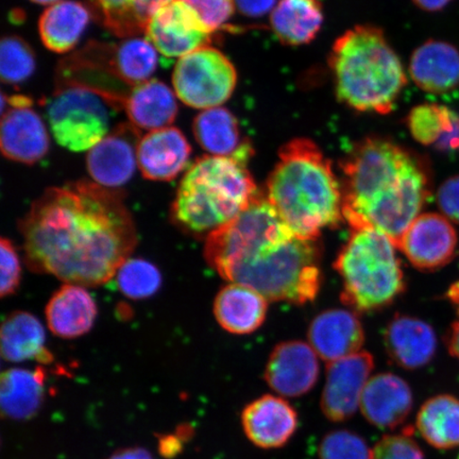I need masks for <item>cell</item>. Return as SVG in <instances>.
I'll use <instances>...</instances> for the list:
<instances>
[{
  "instance_id": "obj_1",
  "label": "cell",
  "mask_w": 459,
  "mask_h": 459,
  "mask_svg": "<svg viewBox=\"0 0 459 459\" xmlns=\"http://www.w3.org/2000/svg\"><path fill=\"white\" fill-rule=\"evenodd\" d=\"M20 229L31 271L83 287L114 278L136 246L123 195L89 181L46 189Z\"/></svg>"
},
{
  "instance_id": "obj_2",
  "label": "cell",
  "mask_w": 459,
  "mask_h": 459,
  "mask_svg": "<svg viewBox=\"0 0 459 459\" xmlns=\"http://www.w3.org/2000/svg\"><path fill=\"white\" fill-rule=\"evenodd\" d=\"M204 255L221 278L248 286L268 301L302 306L316 299L323 282L318 239L292 231L262 193L206 237Z\"/></svg>"
},
{
  "instance_id": "obj_3",
  "label": "cell",
  "mask_w": 459,
  "mask_h": 459,
  "mask_svg": "<svg viewBox=\"0 0 459 459\" xmlns=\"http://www.w3.org/2000/svg\"><path fill=\"white\" fill-rule=\"evenodd\" d=\"M340 166L343 220L377 229L398 248L432 195L426 160L385 137L368 136L350 148Z\"/></svg>"
},
{
  "instance_id": "obj_4",
  "label": "cell",
  "mask_w": 459,
  "mask_h": 459,
  "mask_svg": "<svg viewBox=\"0 0 459 459\" xmlns=\"http://www.w3.org/2000/svg\"><path fill=\"white\" fill-rule=\"evenodd\" d=\"M269 175L265 196L292 231L319 239L325 228L343 221L342 187L331 160L317 143L306 137L280 148Z\"/></svg>"
},
{
  "instance_id": "obj_5",
  "label": "cell",
  "mask_w": 459,
  "mask_h": 459,
  "mask_svg": "<svg viewBox=\"0 0 459 459\" xmlns=\"http://www.w3.org/2000/svg\"><path fill=\"white\" fill-rule=\"evenodd\" d=\"M329 65L337 100L360 113L389 114L407 84L400 57L376 26L342 33L332 46Z\"/></svg>"
},
{
  "instance_id": "obj_6",
  "label": "cell",
  "mask_w": 459,
  "mask_h": 459,
  "mask_svg": "<svg viewBox=\"0 0 459 459\" xmlns=\"http://www.w3.org/2000/svg\"><path fill=\"white\" fill-rule=\"evenodd\" d=\"M254 152L246 142L231 157L196 160L183 176L172 204L178 225L208 237L248 208L261 194L247 168Z\"/></svg>"
},
{
  "instance_id": "obj_7",
  "label": "cell",
  "mask_w": 459,
  "mask_h": 459,
  "mask_svg": "<svg viewBox=\"0 0 459 459\" xmlns=\"http://www.w3.org/2000/svg\"><path fill=\"white\" fill-rule=\"evenodd\" d=\"M350 230L334 263L342 281V301L357 312L385 307L405 290L398 248L376 228L355 225Z\"/></svg>"
},
{
  "instance_id": "obj_8",
  "label": "cell",
  "mask_w": 459,
  "mask_h": 459,
  "mask_svg": "<svg viewBox=\"0 0 459 459\" xmlns=\"http://www.w3.org/2000/svg\"><path fill=\"white\" fill-rule=\"evenodd\" d=\"M111 107L94 91L82 86H57L46 111L51 134L68 151L89 152L108 134Z\"/></svg>"
},
{
  "instance_id": "obj_9",
  "label": "cell",
  "mask_w": 459,
  "mask_h": 459,
  "mask_svg": "<svg viewBox=\"0 0 459 459\" xmlns=\"http://www.w3.org/2000/svg\"><path fill=\"white\" fill-rule=\"evenodd\" d=\"M175 93L185 105L209 110L231 99L238 85L237 68L213 46L180 57L172 74Z\"/></svg>"
},
{
  "instance_id": "obj_10",
  "label": "cell",
  "mask_w": 459,
  "mask_h": 459,
  "mask_svg": "<svg viewBox=\"0 0 459 459\" xmlns=\"http://www.w3.org/2000/svg\"><path fill=\"white\" fill-rule=\"evenodd\" d=\"M146 39L166 57H183L211 46L214 32L181 0L163 5L149 21Z\"/></svg>"
},
{
  "instance_id": "obj_11",
  "label": "cell",
  "mask_w": 459,
  "mask_h": 459,
  "mask_svg": "<svg viewBox=\"0 0 459 459\" xmlns=\"http://www.w3.org/2000/svg\"><path fill=\"white\" fill-rule=\"evenodd\" d=\"M373 368L375 361L366 351L328 364L320 401L321 411L326 419L332 422H344L355 415Z\"/></svg>"
},
{
  "instance_id": "obj_12",
  "label": "cell",
  "mask_w": 459,
  "mask_h": 459,
  "mask_svg": "<svg viewBox=\"0 0 459 459\" xmlns=\"http://www.w3.org/2000/svg\"><path fill=\"white\" fill-rule=\"evenodd\" d=\"M457 243L456 230L446 217L424 213L405 230L398 249L419 271L435 272L453 260Z\"/></svg>"
},
{
  "instance_id": "obj_13",
  "label": "cell",
  "mask_w": 459,
  "mask_h": 459,
  "mask_svg": "<svg viewBox=\"0 0 459 459\" xmlns=\"http://www.w3.org/2000/svg\"><path fill=\"white\" fill-rule=\"evenodd\" d=\"M319 373L318 355L309 343L291 341L273 349L264 378L280 397L298 398L311 392Z\"/></svg>"
},
{
  "instance_id": "obj_14",
  "label": "cell",
  "mask_w": 459,
  "mask_h": 459,
  "mask_svg": "<svg viewBox=\"0 0 459 459\" xmlns=\"http://www.w3.org/2000/svg\"><path fill=\"white\" fill-rule=\"evenodd\" d=\"M140 131L132 124L120 125L90 149L86 168L97 185L119 187L131 179L137 164Z\"/></svg>"
},
{
  "instance_id": "obj_15",
  "label": "cell",
  "mask_w": 459,
  "mask_h": 459,
  "mask_svg": "<svg viewBox=\"0 0 459 459\" xmlns=\"http://www.w3.org/2000/svg\"><path fill=\"white\" fill-rule=\"evenodd\" d=\"M242 427L251 444L264 450H277L294 437L299 417L289 401L265 394L250 402L242 412Z\"/></svg>"
},
{
  "instance_id": "obj_16",
  "label": "cell",
  "mask_w": 459,
  "mask_h": 459,
  "mask_svg": "<svg viewBox=\"0 0 459 459\" xmlns=\"http://www.w3.org/2000/svg\"><path fill=\"white\" fill-rule=\"evenodd\" d=\"M414 397L403 378L394 373H378L371 377L361 394L359 410L371 426L394 429L409 418Z\"/></svg>"
},
{
  "instance_id": "obj_17",
  "label": "cell",
  "mask_w": 459,
  "mask_h": 459,
  "mask_svg": "<svg viewBox=\"0 0 459 459\" xmlns=\"http://www.w3.org/2000/svg\"><path fill=\"white\" fill-rule=\"evenodd\" d=\"M307 338L311 346L326 363L358 352L365 342V333L359 316L342 308L320 313L309 325Z\"/></svg>"
},
{
  "instance_id": "obj_18",
  "label": "cell",
  "mask_w": 459,
  "mask_h": 459,
  "mask_svg": "<svg viewBox=\"0 0 459 459\" xmlns=\"http://www.w3.org/2000/svg\"><path fill=\"white\" fill-rule=\"evenodd\" d=\"M192 147L176 127L148 132L137 145V166L152 181L175 180L186 169Z\"/></svg>"
},
{
  "instance_id": "obj_19",
  "label": "cell",
  "mask_w": 459,
  "mask_h": 459,
  "mask_svg": "<svg viewBox=\"0 0 459 459\" xmlns=\"http://www.w3.org/2000/svg\"><path fill=\"white\" fill-rule=\"evenodd\" d=\"M49 146L43 119L30 107L10 108L3 114L0 147L5 158L33 165L48 153Z\"/></svg>"
},
{
  "instance_id": "obj_20",
  "label": "cell",
  "mask_w": 459,
  "mask_h": 459,
  "mask_svg": "<svg viewBox=\"0 0 459 459\" xmlns=\"http://www.w3.org/2000/svg\"><path fill=\"white\" fill-rule=\"evenodd\" d=\"M410 76L423 91L441 95L459 86V49L439 39H429L412 53Z\"/></svg>"
},
{
  "instance_id": "obj_21",
  "label": "cell",
  "mask_w": 459,
  "mask_h": 459,
  "mask_svg": "<svg viewBox=\"0 0 459 459\" xmlns=\"http://www.w3.org/2000/svg\"><path fill=\"white\" fill-rule=\"evenodd\" d=\"M384 343L394 363L409 370L427 366L437 350V337L432 326L404 315H397L390 321Z\"/></svg>"
},
{
  "instance_id": "obj_22",
  "label": "cell",
  "mask_w": 459,
  "mask_h": 459,
  "mask_svg": "<svg viewBox=\"0 0 459 459\" xmlns=\"http://www.w3.org/2000/svg\"><path fill=\"white\" fill-rule=\"evenodd\" d=\"M97 306L83 286L65 284L56 290L48 307L46 320L53 334L72 340L86 334L93 328Z\"/></svg>"
},
{
  "instance_id": "obj_23",
  "label": "cell",
  "mask_w": 459,
  "mask_h": 459,
  "mask_svg": "<svg viewBox=\"0 0 459 459\" xmlns=\"http://www.w3.org/2000/svg\"><path fill=\"white\" fill-rule=\"evenodd\" d=\"M268 300L260 292L238 283L229 284L218 292L214 315L223 330L232 334L246 335L264 324Z\"/></svg>"
},
{
  "instance_id": "obj_24",
  "label": "cell",
  "mask_w": 459,
  "mask_h": 459,
  "mask_svg": "<svg viewBox=\"0 0 459 459\" xmlns=\"http://www.w3.org/2000/svg\"><path fill=\"white\" fill-rule=\"evenodd\" d=\"M124 110L135 128L152 132L171 127L179 108L175 91L152 79L130 91Z\"/></svg>"
},
{
  "instance_id": "obj_25",
  "label": "cell",
  "mask_w": 459,
  "mask_h": 459,
  "mask_svg": "<svg viewBox=\"0 0 459 459\" xmlns=\"http://www.w3.org/2000/svg\"><path fill=\"white\" fill-rule=\"evenodd\" d=\"M91 14L89 5L74 0L51 4L39 17V32L45 48L56 54L74 49L88 28Z\"/></svg>"
},
{
  "instance_id": "obj_26",
  "label": "cell",
  "mask_w": 459,
  "mask_h": 459,
  "mask_svg": "<svg viewBox=\"0 0 459 459\" xmlns=\"http://www.w3.org/2000/svg\"><path fill=\"white\" fill-rule=\"evenodd\" d=\"M319 0H279L271 13V27L280 43L292 48L312 43L323 28Z\"/></svg>"
},
{
  "instance_id": "obj_27",
  "label": "cell",
  "mask_w": 459,
  "mask_h": 459,
  "mask_svg": "<svg viewBox=\"0 0 459 459\" xmlns=\"http://www.w3.org/2000/svg\"><path fill=\"white\" fill-rule=\"evenodd\" d=\"M2 354L13 363L37 361L49 365L54 357L46 347V334L41 321L27 312H14L2 326Z\"/></svg>"
},
{
  "instance_id": "obj_28",
  "label": "cell",
  "mask_w": 459,
  "mask_h": 459,
  "mask_svg": "<svg viewBox=\"0 0 459 459\" xmlns=\"http://www.w3.org/2000/svg\"><path fill=\"white\" fill-rule=\"evenodd\" d=\"M406 126L420 145L441 152L459 148V114L437 103H422L411 108Z\"/></svg>"
},
{
  "instance_id": "obj_29",
  "label": "cell",
  "mask_w": 459,
  "mask_h": 459,
  "mask_svg": "<svg viewBox=\"0 0 459 459\" xmlns=\"http://www.w3.org/2000/svg\"><path fill=\"white\" fill-rule=\"evenodd\" d=\"M46 371L11 368L4 371L0 384L3 414L13 420H28L38 414L45 395Z\"/></svg>"
},
{
  "instance_id": "obj_30",
  "label": "cell",
  "mask_w": 459,
  "mask_h": 459,
  "mask_svg": "<svg viewBox=\"0 0 459 459\" xmlns=\"http://www.w3.org/2000/svg\"><path fill=\"white\" fill-rule=\"evenodd\" d=\"M172 0H88L91 14L120 39L145 33L149 21Z\"/></svg>"
},
{
  "instance_id": "obj_31",
  "label": "cell",
  "mask_w": 459,
  "mask_h": 459,
  "mask_svg": "<svg viewBox=\"0 0 459 459\" xmlns=\"http://www.w3.org/2000/svg\"><path fill=\"white\" fill-rule=\"evenodd\" d=\"M416 427L421 437L437 450L459 446V399L452 394L435 395L418 411Z\"/></svg>"
},
{
  "instance_id": "obj_32",
  "label": "cell",
  "mask_w": 459,
  "mask_h": 459,
  "mask_svg": "<svg viewBox=\"0 0 459 459\" xmlns=\"http://www.w3.org/2000/svg\"><path fill=\"white\" fill-rule=\"evenodd\" d=\"M108 62L115 79L127 90L152 80L158 67V50L147 39H124L108 44Z\"/></svg>"
},
{
  "instance_id": "obj_33",
  "label": "cell",
  "mask_w": 459,
  "mask_h": 459,
  "mask_svg": "<svg viewBox=\"0 0 459 459\" xmlns=\"http://www.w3.org/2000/svg\"><path fill=\"white\" fill-rule=\"evenodd\" d=\"M193 132L200 147L210 156L231 157L244 146L238 118L228 108L218 107L200 112Z\"/></svg>"
},
{
  "instance_id": "obj_34",
  "label": "cell",
  "mask_w": 459,
  "mask_h": 459,
  "mask_svg": "<svg viewBox=\"0 0 459 459\" xmlns=\"http://www.w3.org/2000/svg\"><path fill=\"white\" fill-rule=\"evenodd\" d=\"M37 60L31 46L19 36H7L0 44V76L3 82H25L36 71Z\"/></svg>"
},
{
  "instance_id": "obj_35",
  "label": "cell",
  "mask_w": 459,
  "mask_h": 459,
  "mask_svg": "<svg viewBox=\"0 0 459 459\" xmlns=\"http://www.w3.org/2000/svg\"><path fill=\"white\" fill-rule=\"evenodd\" d=\"M117 274L119 290L131 299H146L156 294L162 285L159 269L141 258H128Z\"/></svg>"
},
{
  "instance_id": "obj_36",
  "label": "cell",
  "mask_w": 459,
  "mask_h": 459,
  "mask_svg": "<svg viewBox=\"0 0 459 459\" xmlns=\"http://www.w3.org/2000/svg\"><path fill=\"white\" fill-rule=\"evenodd\" d=\"M371 450L360 435L349 429H335L320 441L319 459H370Z\"/></svg>"
},
{
  "instance_id": "obj_37",
  "label": "cell",
  "mask_w": 459,
  "mask_h": 459,
  "mask_svg": "<svg viewBox=\"0 0 459 459\" xmlns=\"http://www.w3.org/2000/svg\"><path fill=\"white\" fill-rule=\"evenodd\" d=\"M421 446L409 432L385 435L372 447L370 459H424Z\"/></svg>"
},
{
  "instance_id": "obj_38",
  "label": "cell",
  "mask_w": 459,
  "mask_h": 459,
  "mask_svg": "<svg viewBox=\"0 0 459 459\" xmlns=\"http://www.w3.org/2000/svg\"><path fill=\"white\" fill-rule=\"evenodd\" d=\"M192 7L204 24L215 32L226 26L235 13L234 0H181Z\"/></svg>"
},
{
  "instance_id": "obj_39",
  "label": "cell",
  "mask_w": 459,
  "mask_h": 459,
  "mask_svg": "<svg viewBox=\"0 0 459 459\" xmlns=\"http://www.w3.org/2000/svg\"><path fill=\"white\" fill-rule=\"evenodd\" d=\"M0 250H2V285L0 291L2 297L14 294L21 282V263L19 255L16 254L15 247L7 238H2L0 243Z\"/></svg>"
},
{
  "instance_id": "obj_40",
  "label": "cell",
  "mask_w": 459,
  "mask_h": 459,
  "mask_svg": "<svg viewBox=\"0 0 459 459\" xmlns=\"http://www.w3.org/2000/svg\"><path fill=\"white\" fill-rule=\"evenodd\" d=\"M437 204L447 220L459 225V175L449 178L439 186Z\"/></svg>"
},
{
  "instance_id": "obj_41",
  "label": "cell",
  "mask_w": 459,
  "mask_h": 459,
  "mask_svg": "<svg viewBox=\"0 0 459 459\" xmlns=\"http://www.w3.org/2000/svg\"><path fill=\"white\" fill-rule=\"evenodd\" d=\"M235 7L240 14L257 19L273 13L278 0H234Z\"/></svg>"
},
{
  "instance_id": "obj_42",
  "label": "cell",
  "mask_w": 459,
  "mask_h": 459,
  "mask_svg": "<svg viewBox=\"0 0 459 459\" xmlns=\"http://www.w3.org/2000/svg\"><path fill=\"white\" fill-rule=\"evenodd\" d=\"M455 307L458 318L451 325L450 331L447 332L446 346L452 357L459 361V306Z\"/></svg>"
},
{
  "instance_id": "obj_43",
  "label": "cell",
  "mask_w": 459,
  "mask_h": 459,
  "mask_svg": "<svg viewBox=\"0 0 459 459\" xmlns=\"http://www.w3.org/2000/svg\"><path fill=\"white\" fill-rule=\"evenodd\" d=\"M108 459H154L151 453L143 447H127L118 450Z\"/></svg>"
},
{
  "instance_id": "obj_44",
  "label": "cell",
  "mask_w": 459,
  "mask_h": 459,
  "mask_svg": "<svg viewBox=\"0 0 459 459\" xmlns=\"http://www.w3.org/2000/svg\"><path fill=\"white\" fill-rule=\"evenodd\" d=\"M181 447L180 438L175 437V436H166L160 439V451L165 456H174L179 452Z\"/></svg>"
},
{
  "instance_id": "obj_45",
  "label": "cell",
  "mask_w": 459,
  "mask_h": 459,
  "mask_svg": "<svg viewBox=\"0 0 459 459\" xmlns=\"http://www.w3.org/2000/svg\"><path fill=\"white\" fill-rule=\"evenodd\" d=\"M453 0H412L419 9L427 13H438L449 5Z\"/></svg>"
},
{
  "instance_id": "obj_46",
  "label": "cell",
  "mask_w": 459,
  "mask_h": 459,
  "mask_svg": "<svg viewBox=\"0 0 459 459\" xmlns=\"http://www.w3.org/2000/svg\"><path fill=\"white\" fill-rule=\"evenodd\" d=\"M30 2L39 4H54L61 2V0H30Z\"/></svg>"
},
{
  "instance_id": "obj_47",
  "label": "cell",
  "mask_w": 459,
  "mask_h": 459,
  "mask_svg": "<svg viewBox=\"0 0 459 459\" xmlns=\"http://www.w3.org/2000/svg\"><path fill=\"white\" fill-rule=\"evenodd\" d=\"M457 459H459V455H458Z\"/></svg>"
}]
</instances>
